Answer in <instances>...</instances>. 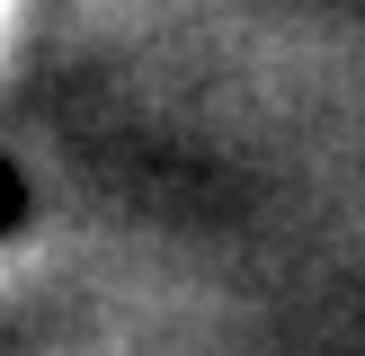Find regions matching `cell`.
Segmentation results:
<instances>
[{
  "label": "cell",
  "mask_w": 365,
  "mask_h": 356,
  "mask_svg": "<svg viewBox=\"0 0 365 356\" xmlns=\"http://www.w3.org/2000/svg\"><path fill=\"white\" fill-rule=\"evenodd\" d=\"M18 214H27V178H18V169H9V160H0V231H9V223H18Z\"/></svg>",
  "instance_id": "cell-1"
}]
</instances>
